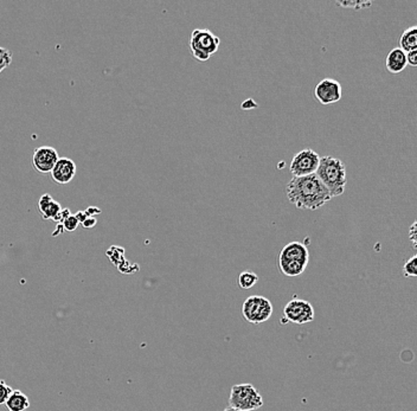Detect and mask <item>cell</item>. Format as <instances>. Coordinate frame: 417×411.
I'll use <instances>...</instances> for the list:
<instances>
[{
    "mask_svg": "<svg viewBox=\"0 0 417 411\" xmlns=\"http://www.w3.org/2000/svg\"><path fill=\"white\" fill-rule=\"evenodd\" d=\"M286 195L288 200L301 210H318L332 200L316 175L292 177L286 186Z\"/></svg>",
    "mask_w": 417,
    "mask_h": 411,
    "instance_id": "6da1fadb",
    "label": "cell"
},
{
    "mask_svg": "<svg viewBox=\"0 0 417 411\" xmlns=\"http://www.w3.org/2000/svg\"><path fill=\"white\" fill-rule=\"evenodd\" d=\"M316 177L321 180L331 193V197H339L345 192L346 188V167L341 159L334 157H323L320 158L319 167L316 172Z\"/></svg>",
    "mask_w": 417,
    "mask_h": 411,
    "instance_id": "7a4b0ae2",
    "label": "cell"
},
{
    "mask_svg": "<svg viewBox=\"0 0 417 411\" xmlns=\"http://www.w3.org/2000/svg\"><path fill=\"white\" fill-rule=\"evenodd\" d=\"M221 40L207 29H195L190 36V53L197 61L205 62L217 53Z\"/></svg>",
    "mask_w": 417,
    "mask_h": 411,
    "instance_id": "3957f363",
    "label": "cell"
},
{
    "mask_svg": "<svg viewBox=\"0 0 417 411\" xmlns=\"http://www.w3.org/2000/svg\"><path fill=\"white\" fill-rule=\"evenodd\" d=\"M264 405V399L251 384H237L231 387L229 407L239 411L257 410Z\"/></svg>",
    "mask_w": 417,
    "mask_h": 411,
    "instance_id": "277c9868",
    "label": "cell"
},
{
    "mask_svg": "<svg viewBox=\"0 0 417 411\" xmlns=\"http://www.w3.org/2000/svg\"><path fill=\"white\" fill-rule=\"evenodd\" d=\"M242 314L248 322L259 325L271 319L273 314V305L267 297L253 295L244 302Z\"/></svg>",
    "mask_w": 417,
    "mask_h": 411,
    "instance_id": "5b68a950",
    "label": "cell"
},
{
    "mask_svg": "<svg viewBox=\"0 0 417 411\" xmlns=\"http://www.w3.org/2000/svg\"><path fill=\"white\" fill-rule=\"evenodd\" d=\"M320 157L316 151L306 148L298 152L292 159L289 170L293 177H305V175H316L319 167Z\"/></svg>",
    "mask_w": 417,
    "mask_h": 411,
    "instance_id": "8992f818",
    "label": "cell"
},
{
    "mask_svg": "<svg viewBox=\"0 0 417 411\" xmlns=\"http://www.w3.org/2000/svg\"><path fill=\"white\" fill-rule=\"evenodd\" d=\"M284 319L287 322H293L296 325H304L312 322L316 317L314 308L309 302L301 299H293L288 302L284 308Z\"/></svg>",
    "mask_w": 417,
    "mask_h": 411,
    "instance_id": "52a82bcc",
    "label": "cell"
},
{
    "mask_svg": "<svg viewBox=\"0 0 417 411\" xmlns=\"http://www.w3.org/2000/svg\"><path fill=\"white\" fill-rule=\"evenodd\" d=\"M313 94L316 100L328 106V105H334L338 101H341L343 96V88L341 85L337 80L333 78H324L314 87Z\"/></svg>",
    "mask_w": 417,
    "mask_h": 411,
    "instance_id": "ba28073f",
    "label": "cell"
},
{
    "mask_svg": "<svg viewBox=\"0 0 417 411\" xmlns=\"http://www.w3.org/2000/svg\"><path fill=\"white\" fill-rule=\"evenodd\" d=\"M58 153L53 147L41 146L37 147L33 151V166L38 173L46 175L51 173L53 167L58 161Z\"/></svg>",
    "mask_w": 417,
    "mask_h": 411,
    "instance_id": "9c48e42d",
    "label": "cell"
},
{
    "mask_svg": "<svg viewBox=\"0 0 417 411\" xmlns=\"http://www.w3.org/2000/svg\"><path fill=\"white\" fill-rule=\"evenodd\" d=\"M76 175V164L69 158H60L51 171L53 182L61 185L69 184Z\"/></svg>",
    "mask_w": 417,
    "mask_h": 411,
    "instance_id": "30bf717a",
    "label": "cell"
},
{
    "mask_svg": "<svg viewBox=\"0 0 417 411\" xmlns=\"http://www.w3.org/2000/svg\"><path fill=\"white\" fill-rule=\"evenodd\" d=\"M278 260L296 261V262H299L301 265L307 267L309 253H308L307 247L304 243L291 242L287 245H284Z\"/></svg>",
    "mask_w": 417,
    "mask_h": 411,
    "instance_id": "8fae6325",
    "label": "cell"
},
{
    "mask_svg": "<svg viewBox=\"0 0 417 411\" xmlns=\"http://www.w3.org/2000/svg\"><path fill=\"white\" fill-rule=\"evenodd\" d=\"M38 211L41 213L42 218L45 220H53L57 216V213L61 211V204L53 200L51 195L45 193L42 195L37 203Z\"/></svg>",
    "mask_w": 417,
    "mask_h": 411,
    "instance_id": "7c38bea8",
    "label": "cell"
},
{
    "mask_svg": "<svg viewBox=\"0 0 417 411\" xmlns=\"http://www.w3.org/2000/svg\"><path fill=\"white\" fill-rule=\"evenodd\" d=\"M385 67L391 73H400L408 67L407 53L401 48H393L385 60Z\"/></svg>",
    "mask_w": 417,
    "mask_h": 411,
    "instance_id": "4fadbf2b",
    "label": "cell"
},
{
    "mask_svg": "<svg viewBox=\"0 0 417 411\" xmlns=\"http://www.w3.org/2000/svg\"><path fill=\"white\" fill-rule=\"evenodd\" d=\"M5 404L8 411H25L30 407L28 396L19 390H12Z\"/></svg>",
    "mask_w": 417,
    "mask_h": 411,
    "instance_id": "5bb4252c",
    "label": "cell"
},
{
    "mask_svg": "<svg viewBox=\"0 0 417 411\" xmlns=\"http://www.w3.org/2000/svg\"><path fill=\"white\" fill-rule=\"evenodd\" d=\"M400 48L405 53L417 50V25L410 26L400 37Z\"/></svg>",
    "mask_w": 417,
    "mask_h": 411,
    "instance_id": "9a60e30c",
    "label": "cell"
},
{
    "mask_svg": "<svg viewBox=\"0 0 417 411\" xmlns=\"http://www.w3.org/2000/svg\"><path fill=\"white\" fill-rule=\"evenodd\" d=\"M257 281H259V277L250 270H244L237 277V286L242 289L253 288Z\"/></svg>",
    "mask_w": 417,
    "mask_h": 411,
    "instance_id": "2e32d148",
    "label": "cell"
},
{
    "mask_svg": "<svg viewBox=\"0 0 417 411\" xmlns=\"http://www.w3.org/2000/svg\"><path fill=\"white\" fill-rule=\"evenodd\" d=\"M12 63V51L0 46V73Z\"/></svg>",
    "mask_w": 417,
    "mask_h": 411,
    "instance_id": "e0dca14e",
    "label": "cell"
},
{
    "mask_svg": "<svg viewBox=\"0 0 417 411\" xmlns=\"http://www.w3.org/2000/svg\"><path fill=\"white\" fill-rule=\"evenodd\" d=\"M403 274L407 277H417V255L410 257L403 267Z\"/></svg>",
    "mask_w": 417,
    "mask_h": 411,
    "instance_id": "ac0fdd59",
    "label": "cell"
},
{
    "mask_svg": "<svg viewBox=\"0 0 417 411\" xmlns=\"http://www.w3.org/2000/svg\"><path fill=\"white\" fill-rule=\"evenodd\" d=\"M338 5H341L343 8H353V10H361V8H368L373 5V1H338Z\"/></svg>",
    "mask_w": 417,
    "mask_h": 411,
    "instance_id": "d6986e66",
    "label": "cell"
},
{
    "mask_svg": "<svg viewBox=\"0 0 417 411\" xmlns=\"http://www.w3.org/2000/svg\"><path fill=\"white\" fill-rule=\"evenodd\" d=\"M12 387H8V384L4 381H0V405L6 403L8 397L12 392Z\"/></svg>",
    "mask_w": 417,
    "mask_h": 411,
    "instance_id": "ffe728a7",
    "label": "cell"
},
{
    "mask_svg": "<svg viewBox=\"0 0 417 411\" xmlns=\"http://www.w3.org/2000/svg\"><path fill=\"white\" fill-rule=\"evenodd\" d=\"M78 224H80V222H78V220L75 217V215H70V216L63 222L65 231H75L77 227H78Z\"/></svg>",
    "mask_w": 417,
    "mask_h": 411,
    "instance_id": "44dd1931",
    "label": "cell"
},
{
    "mask_svg": "<svg viewBox=\"0 0 417 411\" xmlns=\"http://www.w3.org/2000/svg\"><path fill=\"white\" fill-rule=\"evenodd\" d=\"M71 215L69 209H62L61 211L57 213V216L53 218V222H56L57 224H63L68 217Z\"/></svg>",
    "mask_w": 417,
    "mask_h": 411,
    "instance_id": "7402d4cb",
    "label": "cell"
},
{
    "mask_svg": "<svg viewBox=\"0 0 417 411\" xmlns=\"http://www.w3.org/2000/svg\"><path fill=\"white\" fill-rule=\"evenodd\" d=\"M409 238L413 243L414 248L417 249V220L410 227Z\"/></svg>",
    "mask_w": 417,
    "mask_h": 411,
    "instance_id": "603a6c76",
    "label": "cell"
},
{
    "mask_svg": "<svg viewBox=\"0 0 417 411\" xmlns=\"http://www.w3.org/2000/svg\"><path fill=\"white\" fill-rule=\"evenodd\" d=\"M407 62H408V65L410 67H417V50H414V51H410V53H407Z\"/></svg>",
    "mask_w": 417,
    "mask_h": 411,
    "instance_id": "cb8c5ba5",
    "label": "cell"
},
{
    "mask_svg": "<svg viewBox=\"0 0 417 411\" xmlns=\"http://www.w3.org/2000/svg\"><path fill=\"white\" fill-rule=\"evenodd\" d=\"M96 223H98V220H96L95 217H88V218H87V220H85V222L81 224L83 225V228L85 229H92L96 225Z\"/></svg>",
    "mask_w": 417,
    "mask_h": 411,
    "instance_id": "d4e9b609",
    "label": "cell"
},
{
    "mask_svg": "<svg viewBox=\"0 0 417 411\" xmlns=\"http://www.w3.org/2000/svg\"><path fill=\"white\" fill-rule=\"evenodd\" d=\"M75 217H76L77 220H78V222H80V223H83V222H85V220L90 216V215H88V212L85 211H85L76 212V215H75Z\"/></svg>",
    "mask_w": 417,
    "mask_h": 411,
    "instance_id": "484cf974",
    "label": "cell"
},
{
    "mask_svg": "<svg viewBox=\"0 0 417 411\" xmlns=\"http://www.w3.org/2000/svg\"><path fill=\"white\" fill-rule=\"evenodd\" d=\"M85 211L88 212V215H90V217H95V215H98V213H101V210H100V209L93 208V207H92V208L87 209Z\"/></svg>",
    "mask_w": 417,
    "mask_h": 411,
    "instance_id": "4316f807",
    "label": "cell"
},
{
    "mask_svg": "<svg viewBox=\"0 0 417 411\" xmlns=\"http://www.w3.org/2000/svg\"><path fill=\"white\" fill-rule=\"evenodd\" d=\"M65 232V228H63V224H57L56 230L53 231V236H56V235H61Z\"/></svg>",
    "mask_w": 417,
    "mask_h": 411,
    "instance_id": "83f0119b",
    "label": "cell"
},
{
    "mask_svg": "<svg viewBox=\"0 0 417 411\" xmlns=\"http://www.w3.org/2000/svg\"><path fill=\"white\" fill-rule=\"evenodd\" d=\"M224 411H239V410H236V409H232V408H227V409H225V410Z\"/></svg>",
    "mask_w": 417,
    "mask_h": 411,
    "instance_id": "f1b7e54d",
    "label": "cell"
}]
</instances>
